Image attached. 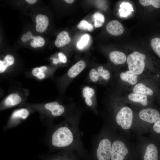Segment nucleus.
Instances as JSON below:
<instances>
[{
    "mask_svg": "<svg viewBox=\"0 0 160 160\" xmlns=\"http://www.w3.org/2000/svg\"><path fill=\"white\" fill-rule=\"evenodd\" d=\"M120 76L122 80L132 85L135 84L137 82V75L129 70L121 73Z\"/></svg>",
    "mask_w": 160,
    "mask_h": 160,
    "instance_id": "nucleus-14",
    "label": "nucleus"
},
{
    "mask_svg": "<svg viewBox=\"0 0 160 160\" xmlns=\"http://www.w3.org/2000/svg\"><path fill=\"white\" fill-rule=\"evenodd\" d=\"M73 140L71 131L67 127H63L58 129L53 134L52 143L55 146L64 147L70 145Z\"/></svg>",
    "mask_w": 160,
    "mask_h": 160,
    "instance_id": "nucleus-1",
    "label": "nucleus"
},
{
    "mask_svg": "<svg viewBox=\"0 0 160 160\" xmlns=\"http://www.w3.org/2000/svg\"><path fill=\"white\" fill-rule=\"evenodd\" d=\"M112 145L110 141L105 139L100 141L97 151L98 160H109L111 158Z\"/></svg>",
    "mask_w": 160,
    "mask_h": 160,
    "instance_id": "nucleus-5",
    "label": "nucleus"
},
{
    "mask_svg": "<svg viewBox=\"0 0 160 160\" xmlns=\"http://www.w3.org/2000/svg\"><path fill=\"white\" fill-rule=\"evenodd\" d=\"M132 91L133 93L146 95L151 96L153 94V91L151 89L142 83L136 84L133 88Z\"/></svg>",
    "mask_w": 160,
    "mask_h": 160,
    "instance_id": "nucleus-15",
    "label": "nucleus"
},
{
    "mask_svg": "<svg viewBox=\"0 0 160 160\" xmlns=\"http://www.w3.org/2000/svg\"><path fill=\"white\" fill-rule=\"evenodd\" d=\"M153 129L157 133L160 134V117L154 123Z\"/></svg>",
    "mask_w": 160,
    "mask_h": 160,
    "instance_id": "nucleus-32",
    "label": "nucleus"
},
{
    "mask_svg": "<svg viewBox=\"0 0 160 160\" xmlns=\"http://www.w3.org/2000/svg\"><path fill=\"white\" fill-rule=\"evenodd\" d=\"M47 69L46 66H42L40 67H36L33 69L32 71V73L33 75L36 76L37 75L41 72H43L45 71Z\"/></svg>",
    "mask_w": 160,
    "mask_h": 160,
    "instance_id": "nucleus-30",
    "label": "nucleus"
},
{
    "mask_svg": "<svg viewBox=\"0 0 160 160\" xmlns=\"http://www.w3.org/2000/svg\"><path fill=\"white\" fill-rule=\"evenodd\" d=\"M29 114L28 111L25 108L21 109L15 111L12 116V119H26Z\"/></svg>",
    "mask_w": 160,
    "mask_h": 160,
    "instance_id": "nucleus-21",
    "label": "nucleus"
},
{
    "mask_svg": "<svg viewBox=\"0 0 160 160\" xmlns=\"http://www.w3.org/2000/svg\"><path fill=\"white\" fill-rule=\"evenodd\" d=\"M97 71L99 76L101 77L104 79L107 80L110 78V72L108 70L104 69L102 66H100L98 68Z\"/></svg>",
    "mask_w": 160,
    "mask_h": 160,
    "instance_id": "nucleus-28",
    "label": "nucleus"
},
{
    "mask_svg": "<svg viewBox=\"0 0 160 160\" xmlns=\"http://www.w3.org/2000/svg\"><path fill=\"white\" fill-rule=\"evenodd\" d=\"M89 40V36L88 34L83 35L77 44L79 49H82L88 44Z\"/></svg>",
    "mask_w": 160,
    "mask_h": 160,
    "instance_id": "nucleus-27",
    "label": "nucleus"
},
{
    "mask_svg": "<svg viewBox=\"0 0 160 160\" xmlns=\"http://www.w3.org/2000/svg\"><path fill=\"white\" fill-rule=\"evenodd\" d=\"M139 2L143 6H146L151 5L155 8H160V0H140Z\"/></svg>",
    "mask_w": 160,
    "mask_h": 160,
    "instance_id": "nucleus-25",
    "label": "nucleus"
},
{
    "mask_svg": "<svg viewBox=\"0 0 160 160\" xmlns=\"http://www.w3.org/2000/svg\"><path fill=\"white\" fill-rule=\"evenodd\" d=\"M34 37L32 33L30 31H28L22 36L21 39L23 42H25L31 39H33Z\"/></svg>",
    "mask_w": 160,
    "mask_h": 160,
    "instance_id": "nucleus-31",
    "label": "nucleus"
},
{
    "mask_svg": "<svg viewBox=\"0 0 160 160\" xmlns=\"http://www.w3.org/2000/svg\"><path fill=\"white\" fill-rule=\"evenodd\" d=\"M106 28L109 34L115 36L121 34L124 31L122 25L116 20L109 22L106 25Z\"/></svg>",
    "mask_w": 160,
    "mask_h": 160,
    "instance_id": "nucleus-7",
    "label": "nucleus"
},
{
    "mask_svg": "<svg viewBox=\"0 0 160 160\" xmlns=\"http://www.w3.org/2000/svg\"><path fill=\"white\" fill-rule=\"evenodd\" d=\"M109 56L111 61L116 65L123 64L127 61L125 54L121 52L112 51L110 52Z\"/></svg>",
    "mask_w": 160,
    "mask_h": 160,
    "instance_id": "nucleus-11",
    "label": "nucleus"
},
{
    "mask_svg": "<svg viewBox=\"0 0 160 160\" xmlns=\"http://www.w3.org/2000/svg\"><path fill=\"white\" fill-rule=\"evenodd\" d=\"M25 1L29 4H33L35 3L37 1V0H26Z\"/></svg>",
    "mask_w": 160,
    "mask_h": 160,
    "instance_id": "nucleus-35",
    "label": "nucleus"
},
{
    "mask_svg": "<svg viewBox=\"0 0 160 160\" xmlns=\"http://www.w3.org/2000/svg\"><path fill=\"white\" fill-rule=\"evenodd\" d=\"M77 27L79 29L87 30L90 32L93 30L92 25L85 20H82L77 25Z\"/></svg>",
    "mask_w": 160,
    "mask_h": 160,
    "instance_id": "nucleus-26",
    "label": "nucleus"
},
{
    "mask_svg": "<svg viewBox=\"0 0 160 160\" xmlns=\"http://www.w3.org/2000/svg\"><path fill=\"white\" fill-rule=\"evenodd\" d=\"M65 1L67 3L71 4L73 2L74 0H65Z\"/></svg>",
    "mask_w": 160,
    "mask_h": 160,
    "instance_id": "nucleus-36",
    "label": "nucleus"
},
{
    "mask_svg": "<svg viewBox=\"0 0 160 160\" xmlns=\"http://www.w3.org/2000/svg\"><path fill=\"white\" fill-rule=\"evenodd\" d=\"M22 100V98L17 93L9 95L5 99L4 103L7 106H11L19 104Z\"/></svg>",
    "mask_w": 160,
    "mask_h": 160,
    "instance_id": "nucleus-19",
    "label": "nucleus"
},
{
    "mask_svg": "<svg viewBox=\"0 0 160 160\" xmlns=\"http://www.w3.org/2000/svg\"><path fill=\"white\" fill-rule=\"evenodd\" d=\"M71 41L68 33L66 31L60 32L57 36L55 41V45L57 47H61L68 44Z\"/></svg>",
    "mask_w": 160,
    "mask_h": 160,
    "instance_id": "nucleus-13",
    "label": "nucleus"
},
{
    "mask_svg": "<svg viewBox=\"0 0 160 160\" xmlns=\"http://www.w3.org/2000/svg\"><path fill=\"white\" fill-rule=\"evenodd\" d=\"M86 63L84 61L80 60L71 67L68 72V76L73 78L78 75L85 68Z\"/></svg>",
    "mask_w": 160,
    "mask_h": 160,
    "instance_id": "nucleus-10",
    "label": "nucleus"
},
{
    "mask_svg": "<svg viewBox=\"0 0 160 160\" xmlns=\"http://www.w3.org/2000/svg\"><path fill=\"white\" fill-rule=\"evenodd\" d=\"M152 49L156 54L160 58V39L155 38L151 41Z\"/></svg>",
    "mask_w": 160,
    "mask_h": 160,
    "instance_id": "nucleus-23",
    "label": "nucleus"
},
{
    "mask_svg": "<svg viewBox=\"0 0 160 160\" xmlns=\"http://www.w3.org/2000/svg\"><path fill=\"white\" fill-rule=\"evenodd\" d=\"M36 30L39 32L42 33L46 29L49 24V19L45 15L39 14L36 18Z\"/></svg>",
    "mask_w": 160,
    "mask_h": 160,
    "instance_id": "nucleus-9",
    "label": "nucleus"
},
{
    "mask_svg": "<svg viewBox=\"0 0 160 160\" xmlns=\"http://www.w3.org/2000/svg\"><path fill=\"white\" fill-rule=\"evenodd\" d=\"M58 55L60 60L62 63H65L67 61V58L66 56L62 52H60L58 53Z\"/></svg>",
    "mask_w": 160,
    "mask_h": 160,
    "instance_id": "nucleus-33",
    "label": "nucleus"
},
{
    "mask_svg": "<svg viewBox=\"0 0 160 160\" xmlns=\"http://www.w3.org/2000/svg\"><path fill=\"white\" fill-rule=\"evenodd\" d=\"M158 151L156 147L153 144L148 145L146 148L144 160H158Z\"/></svg>",
    "mask_w": 160,
    "mask_h": 160,
    "instance_id": "nucleus-12",
    "label": "nucleus"
},
{
    "mask_svg": "<svg viewBox=\"0 0 160 160\" xmlns=\"http://www.w3.org/2000/svg\"><path fill=\"white\" fill-rule=\"evenodd\" d=\"M46 109L50 111L52 115L54 116H59L64 112L65 109L63 106L60 105L57 102H50L45 104Z\"/></svg>",
    "mask_w": 160,
    "mask_h": 160,
    "instance_id": "nucleus-8",
    "label": "nucleus"
},
{
    "mask_svg": "<svg viewBox=\"0 0 160 160\" xmlns=\"http://www.w3.org/2000/svg\"><path fill=\"white\" fill-rule=\"evenodd\" d=\"M145 55L137 51H135L129 54L127 61L129 71L137 75L142 73L145 67Z\"/></svg>",
    "mask_w": 160,
    "mask_h": 160,
    "instance_id": "nucleus-2",
    "label": "nucleus"
},
{
    "mask_svg": "<svg viewBox=\"0 0 160 160\" xmlns=\"http://www.w3.org/2000/svg\"><path fill=\"white\" fill-rule=\"evenodd\" d=\"M93 17L95 21V27L97 28L101 27L105 21L104 15L100 13L96 12L93 15Z\"/></svg>",
    "mask_w": 160,
    "mask_h": 160,
    "instance_id": "nucleus-22",
    "label": "nucleus"
},
{
    "mask_svg": "<svg viewBox=\"0 0 160 160\" xmlns=\"http://www.w3.org/2000/svg\"><path fill=\"white\" fill-rule=\"evenodd\" d=\"M119 14L121 17H126L134 11L132 5L128 2H123L120 6Z\"/></svg>",
    "mask_w": 160,
    "mask_h": 160,
    "instance_id": "nucleus-18",
    "label": "nucleus"
},
{
    "mask_svg": "<svg viewBox=\"0 0 160 160\" xmlns=\"http://www.w3.org/2000/svg\"><path fill=\"white\" fill-rule=\"evenodd\" d=\"M82 93L86 104L89 106H91L92 104V98L95 93L94 89L89 87L86 86L83 88Z\"/></svg>",
    "mask_w": 160,
    "mask_h": 160,
    "instance_id": "nucleus-16",
    "label": "nucleus"
},
{
    "mask_svg": "<svg viewBox=\"0 0 160 160\" xmlns=\"http://www.w3.org/2000/svg\"><path fill=\"white\" fill-rule=\"evenodd\" d=\"M45 44V41L44 38L40 36H35L30 43L31 46L34 47H41Z\"/></svg>",
    "mask_w": 160,
    "mask_h": 160,
    "instance_id": "nucleus-24",
    "label": "nucleus"
},
{
    "mask_svg": "<svg viewBox=\"0 0 160 160\" xmlns=\"http://www.w3.org/2000/svg\"><path fill=\"white\" fill-rule=\"evenodd\" d=\"M117 124L124 129H129L132 125L133 112L127 107H122L117 113L116 118Z\"/></svg>",
    "mask_w": 160,
    "mask_h": 160,
    "instance_id": "nucleus-3",
    "label": "nucleus"
},
{
    "mask_svg": "<svg viewBox=\"0 0 160 160\" xmlns=\"http://www.w3.org/2000/svg\"><path fill=\"white\" fill-rule=\"evenodd\" d=\"M128 152V149L123 142L116 140L112 145L111 160H123Z\"/></svg>",
    "mask_w": 160,
    "mask_h": 160,
    "instance_id": "nucleus-4",
    "label": "nucleus"
},
{
    "mask_svg": "<svg viewBox=\"0 0 160 160\" xmlns=\"http://www.w3.org/2000/svg\"><path fill=\"white\" fill-rule=\"evenodd\" d=\"M128 97L130 100L139 103L143 106H146L148 104L147 96L146 95L132 93L129 94Z\"/></svg>",
    "mask_w": 160,
    "mask_h": 160,
    "instance_id": "nucleus-17",
    "label": "nucleus"
},
{
    "mask_svg": "<svg viewBox=\"0 0 160 160\" xmlns=\"http://www.w3.org/2000/svg\"><path fill=\"white\" fill-rule=\"evenodd\" d=\"M45 74L42 73L41 72L39 73L36 76L37 78L39 79H41L44 78L45 77Z\"/></svg>",
    "mask_w": 160,
    "mask_h": 160,
    "instance_id": "nucleus-34",
    "label": "nucleus"
},
{
    "mask_svg": "<svg viewBox=\"0 0 160 160\" xmlns=\"http://www.w3.org/2000/svg\"><path fill=\"white\" fill-rule=\"evenodd\" d=\"M139 115L141 119L151 123H155L160 118L158 111L151 108H147L141 110Z\"/></svg>",
    "mask_w": 160,
    "mask_h": 160,
    "instance_id": "nucleus-6",
    "label": "nucleus"
},
{
    "mask_svg": "<svg viewBox=\"0 0 160 160\" xmlns=\"http://www.w3.org/2000/svg\"><path fill=\"white\" fill-rule=\"evenodd\" d=\"M99 76L97 71L95 68L92 69L89 73V77L92 82H97L99 78Z\"/></svg>",
    "mask_w": 160,
    "mask_h": 160,
    "instance_id": "nucleus-29",
    "label": "nucleus"
},
{
    "mask_svg": "<svg viewBox=\"0 0 160 160\" xmlns=\"http://www.w3.org/2000/svg\"><path fill=\"white\" fill-rule=\"evenodd\" d=\"M15 59L13 56L11 55H7L4 58L3 61L0 60V73L4 72L7 67L12 65Z\"/></svg>",
    "mask_w": 160,
    "mask_h": 160,
    "instance_id": "nucleus-20",
    "label": "nucleus"
}]
</instances>
